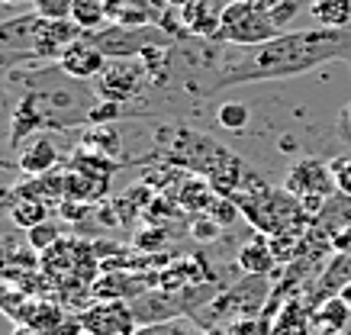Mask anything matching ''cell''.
<instances>
[{"instance_id":"obj_1","label":"cell","mask_w":351,"mask_h":335,"mask_svg":"<svg viewBox=\"0 0 351 335\" xmlns=\"http://www.w3.org/2000/svg\"><path fill=\"white\" fill-rule=\"evenodd\" d=\"M339 58L345 62L351 58V26L348 29H329V26L293 29V33L274 36L271 42L248 45L235 58H223L200 94L210 97L226 87L255 84V81H284V77H297L303 71L326 65V62H339Z\"/></svg>"},{"instance_id":"obj_2","label":"cell","mask_w":351,"mask_h":335,"mask_svg":"<svg viewBox=\"0 0 351 335\" xmlns=\"http://www.w3.org/2000/svg\"><path fill=\"white\" fill-rule=\"evenodd\" d=\"M274 36H280L274 16L265 10H255L248 0H229L223 7V16H219V39L223 42L248 49V45L271 42Z\"/></svg>"},{"instance_id":"obj_3","label":"cell","mask_w":351,"mask_h":335,"mask_svg":"<svg viewBox=\"0 0 351 335\" xmlns=\"http://www.w3.org/2000/svg\"><path fill=\"white\" fill-rule=\"evenodd\" d=\"M145 62L142 58H110L107 68L94 77V94L107 103H129L145 84Z\"/></svg>"},{"instance_id":"obj_4","label":"cell","mask_w":351,"mask_h":335,"mask_svg":"<svg viewBox=\"0 0 351 335\" xmlns=\"http://www.w3.org/2000/svg\"><path fill=\"white\" fill-rule=\"evenodd\" d=\"M284 190L290 197H297V200H303V197H326L329 200L332 190H339V187H335L329 164L319 162V158H303L287 171Z\"/></svg>"},{"instance_id":"obj_5","label":"cell","mask_w":351,"mask_h":335,"mask_svg":"<svg viewBox=\"0 0 351 335\" xmlns=\"http://www.w3.org/2000/svg\"><path fill=\"white\" fill-rule=\"evenodd\" d=\"M81 325L94 335H136V313L126 300H97L81 313Z\"/></svg>"},{"instance_id":"obj_6","label":"cell","mask_w":351,"mask_h":335,"mask_svg":"<svg viewBox=\"0 0 351 335\" xmlns=\"http://www.w3.org/2000/svg\"><path fill=\"white\" fill-rule=\"evenodd\" d=\"M107 62H110L107 52H104L90 36H84V39H77V42L58 58V71L68 75L71 81H94V77H100V71L107 68Z\"/></svg>"},{"instance_id":"obj_7","label":"cell","mask_w":351,"mask_h":335,"mask_svg":"<svg viewBox=\"0 0 351 335\" xmlns=\"http://www.w3.org/2000/svg\"><path fill=\"white\" fill-rule=\"evenodd\" d=\"M43 23L45 20L36 10L16 13L10 20H0V55H13V52L36 55V39H39Z\"/></svg>"},{"instance_id":"obj_8","label":"cell","mask_w":351,"mask_h":335,"mask_svg":"<svg viewBox=\"0 0 351 335\" xmlns=\"http://www.w3.org/2000/svg\"><path fill=\"white\" fill-rule=\"evenodd\" d=\"M84 29L75 20H45L36 39V55L39 58H62L77 39H84Z\"/></svg>"},{"instance_id":"obj_9","label":"cell","mask_w":351,"mask_h":335,"mask_svg":"<svg viewBox=\"0 0 351 335\" xmlns=\"http://www.w3.org/2000/svg\"><path fill=\"white\" fill-rule=\"evenodd\" d=\"M219 16L223 10H216L213 0H187L181 7V26H187V33L200 36V39H219Z\"/></svg>"},{"instance_id":"obj_10","label":"cell","mask_w":351,"mask_h":335,"mask_svg":"<svg viewBox=\"0 0 351 335\" xmlns=\"http://www.w3.org/2000/svg\"><path fill=\"white\" fill-rule=\"evenodd\" d=\"M267 335H313V310H306L300 300H287L284 310H277Z\"/></svg>"},{"instance_id":"obj_11","label":"cell","mask_w":351,"mask_h":335,"mask_svg":"<svg viewBox=\"0 0 351 335\" xmlns=\"http://www.w3.org/2000/svg\"><path fill=\"white\" fill-rule=\"evenodd\" d=\"M55 162H58V149H55V142L36 139V142H29V145L23 149L20 171L29 174V177H43V174H49L55 168Z\"/></svg>"},{"instance_id":"obj_12","label":"cell","mask_w":351,"mask_h":335,"mask_svg":"<svg viewBox=\"0 0 351 335\" xmlns=\"http://www.w3.org/2000/svg\"><path fill=\"white\" fill-rule=\"evenodd\" d=\"M348 319H351V310L341 297H326L313 310V325H319V332H345Z\"/></svg>"},{"instance_id":"obj_13","label":"cell","mask_w":351,"mask_h":335,"mask_svg":"<svg viewBox=\"0 0 351 335\" xmlns=\"http://www.w3.org/2000/svg\"><path fill=\"white\" fill-rule=\"evenodd\" d=\"M309 16L319 26H329V29H348L351 0H313L309 3Z\"/></svg>"},{"instance_id":"obj_14","label":"cell","mask_w":351,"mask_h":335,"mask_svg":"<svg viewBox=\"0 0 351 335\" xmlns=\"http://www.w3.org/2000/svg\"><path fill=\"white\" fill-rule=\"evenodd\" d=\"M274 251H271V245H267L265 238H255L252 245H245L242 251H239V268L248 271L252 277H265L267 271L274 268Z\"/></svg>"},{"instance_id":"obj_15","label":"cell","mask_w":351,"mask_h":335,"mask_svg":"<svg viewBox=\"0 0 351 335\" xmlns=\"http://www.w3.org/2000/svg\"><path fill=\"white\" fill-rule=\"evenodd\" d=\"M71 20L84 29V33H100L107 26V0H75L71 7Z\"/></svg>"},{"instance_id":"obj_16","label":"cell","mask_w":351,"mask_h":335,"mask_svg":"<svg viewBox=\"0 0 351 335\" xmlns=\"http://www.w3.org/2000/svg\"><path fill=\"white\" fill-rule=\"evenodd\" d=\"M138 293V284L132 274H107L94 284V297L97 300H126Z\"/></svg>"},{"instance_id":"obj_17","label":"cell","mask_w":351,"mask_h":335,"mask_svg":"<svg viewBox=\"0 0 351 335\" xmlns=\"http://www.w3.org/2000/svg\"><path fill=\"white\" fill-rule=\"evenodd\" d=\"M49 219V206H45V200H36V197H26V200H20V203L10 206V223L20 229H36L39 223H45Z\"/></svg>"},{"instance_id":"obj_18","label":"cell","mask_w":351,"mask_h":335,"mask_svg":"<svg viewBox=\"0 0 351 335\" xmlns=\"http://www.w3.org/2000/svg\"><path fill=\"white\" fill-rule=\"evenodd\" d=\"M248 119H252V110L242 100H223L219 110H216V123L229 132H242L248 126Z\"/></svg>"},{"instance_id":"obj_19","label":"cell","mask_w":351,"mask_h":335,"mask_svg":"<svg viewBox=\"0 0 351 335\" xmlns=\"http://www.w3.org/2000/svg\"><path fill=\"white\" fill-rule=\"evenodd\" d=\"M58 238H62V232H58V226H55V223H49V219L26 232V242H29L32 251H52L55 245H58Z\"/></svg>"},{"instance_id":"obj_20","label":"cell","mask_w":351,"mask_h":335,"mask_svg":"<svg viewBox=\"0 0 351 335\" xmlns=\"http://www.w3.org/2000/svg\"><path fill=\"white\" fill-rule=\"evenodd\" d=\"M75 0H32V10L43 20H71Z\"/></svg>"},{"instance_id":"obj_21","label":"cell","mask_w":351,"mask_h":335,"mask_svg":"<svg viewBox=\"0 0 351 335\" xmlns=\"http://www.w3.org/2000/svg\"><path fill=\"white\" fill-rule=\"evenodd\" d=\"M87 145L100 149L104 155H117L119 151V136L113 132V126H100V129L87 132Z\"/></svg>"},{"instance_id":"obj_22","label":"cell","mask_w":351,"mask_h":335,"mask_svg":"<svg viewBox=\"0 0 351 335\" xmlns=\"http://www.w3.org/2000/svg\"><path fill=\"white\" fill-rule=\"evenodd\" d=\"M332 177H335V187H339L345 197H351V151L348 155H339L335 162H329Z\"/></svg>"},{"instance_id":"obj_23","label":"cell","mask_w":351,"mask_h":335,"mask_svg":"<svg viewBox=\"0 0 351 335\" xmlns=\"http://www.w3.org/2000/svg\"><path fill=\"white\" fill-rule=\"evenodd\" d=\"M193 236L200 238V242H213L216 236H219V223L216 219H203V216H197L193 219Z\"/></svg>"},{"instance_id":"obj_24","label":"cell","mask_w":351,"mask_h":335,"mask_svg":"<svg viewBox=\"0 0 351 335\" xmlns=\"http://www.w3.org/2000/svg\"><path fill=\"white\" fill-rule=\"evenodd\" d=\"M161 242H165V232H161V229H149V236H138V245H142V249H155Z\"/></svg>"},{"instance_id":"obj_25","label":"cell","mask_w":351,"mask_h":335,"mask_svg":"<svg viewBox=\"0 0 351 335\" xmlns=\"http://www.w3.org/2000/svg\"><path fill=\"white\" fill-rule=\"evenodd\" d=\"M84 210H87L84 203H71V200H68V203H62V216L77 219V216H84Z\"/></svg>"},{"instance_id":"obj_26","label":"cell","mask_w":351,"mask_h":335,"mask_svg":"<svg viewBox=\"0 0 351 335\" xmlns=\"http://www.w3.org/2000/svg\"><path fill=\"white\" fill-rule=\"evenodd\" d=\"M10 335H45V332H39L36 325H29V323H16L10 329Z\"/></svg>"},{"instance_id":"obj_27","label":"cell","mask_w":351,"mask_h":335,"mask_svg":"<svg viewBox=\"0 0 351 335\" xmlns=\"http://www.w3.org/2000/svg\"><path fill=\"white\" fill-rule=\"evenodd\" d=\"M136 335H168V325H155V329H145V332H136Z\"/></svg>"},{"instance_id":"obj_28","label":"cell","mask_w":351,"mask_h":335,"mask_svg":"<svg viewBox=\"0 0 351 335\" xmlns=\"http://www.w3.org/2000/svg\"><path fill=\"white\" fill-rule=\"evenodd\" d=\"M341 300L348 303V310H351V284H345V287H341V293H339Z\"/></svg>"},{"instance_id":"obj_29","label":"cell","mask_w":351,"mask_h":335,"mask_svg":"<svg viewBox=\"0 0 351 335\" xmlns=\"http://www.w3.org/2000/svg\"><path fill=\"white\" fill-rule=\"evenodd\" d=\"M3 7H23V3H32V0H0Z\"/></svg>"},{"instance_id":"obj_30","label":"cell","mask_w":351,"mask_h":335,"mask_svg":"<svg viewBox=\"0 0 351 335\" xmlns=\"http://www.w3.org/2000/svg\"><path fill=\"white\" fill-rule=\"evenodd\" d=\"M313 335H345V332H313Z\"/></svg>"},{"instance_id":"obj_31","label":"cell","mask_w":351,"mask_h":335,"mask_svg":"<svg viewBox=\"0 0 351 335\" xmlns=\"http://www.w3.org/2000/svg\"><path fill=\"white\" fill-rule=\"evenodd\" d=\"M77 335H94V332H90V329H81V332H77Z\"/></svg>"},{"instance_id":"obj_32","label":"cell","mask_w":351,"mask_h":335,"mask_svg":"<svg viewBox=\"0 0 351 335\" xmlns=\"http://www.w3.org/2000/svg\"><path fill=\"white\" fill-rule=\"evenodd\" d=\"M348 119H351V107H348Z\"/></svg>"}]
</instances>
